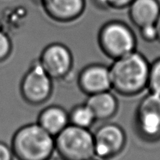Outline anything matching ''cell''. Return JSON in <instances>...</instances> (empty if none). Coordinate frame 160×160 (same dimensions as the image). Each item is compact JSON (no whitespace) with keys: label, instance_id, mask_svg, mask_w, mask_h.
Segmentation results:
<instances>
[{"label":"cell","instance_id":"cell-1","mask_svg":"<svg viewBox=\"0 0 160 160\" xmlns=\"http://www.w3.org/2000/svg\"><path fill=\"white\" fill-rule=\"evenodd\" d=\"M112 90L123 97H134L148 86L150 64L135 51L112 61L109 66Z\"/></svg>","mask_w":160,"mask_h":160},{"label":"cell","instance_id":"cell-2","mask_svg":"<svg viewBox=\"0 0 160 160\" xmlns=\"http://www.w3.org/2000/svg\"><path fill=\"white\" fill-rule=\"evenodd\" d=\"M10 147L18 160H47L55 152V137L37 122L28 123L16 130Z\"/></svg>","mask_w":160,"mask_h":160},{"label":"cell","instance_id":"cell-3","mask_svg":"<svg viewBox=\"0 0 160 160\" xmlns=\"http://www.w3.org/2000/svg\"><path fill=\"white\" fill-rule=\"evenodd\" d=\"M97 40L103 54L112 61L137 50V38L134 31L121 20L105 23L98 31Z\"/></svg>","mask_w":160,"mask_h":160},{"label":"cell","instance_id":"cell-4","mask_svg":"<svg viewBox=\"0 0 160 160\" xmlns=\"http://www.w3.org/2000/svg\"><path fill=\"white\" fill-rule=\"evenodd\" d=\"M55 152L65 160H91L95 157L93 133L69 124L55 136Z\"/></svg>","mask_w":160,"mask_h":160},{"label":"cell","instance_id":"cell-5","mask_svg":"<svg viewBox=\"0 0 160 160\" xmlns=\"http://www.w3.org/2000/svg\"><path fill=\"white\" fill-rule=\"evenodd\" d=\"M20 93L27 104L38 106L46 103L53 93V79L44 71L38 61L31 63L20 83Z\"/></svg>","mask_w":160,"mask_h":160},{"label":"cell","instance_id":"cell-6","mask_svg":"<svg viewBox=\"0 0 160 160\" xmlns=\"http://www.w3.org/2000/svg\"><path fill=\"white\" fill-rule=\"evenodd\" d=\"M134 126L140 137L152 141L160 135V96L149 92L136 108Z\"/></svg>","mask_w":160,"mask_h":160},{"label":"cell","instance_id":"cell-7","mask_svg":"<svg viewBox=\"0 0 160 160\" xmlns=\"http://www.w3.org/2000/svg\"><path fill=\"white\" fill-rule=\"evenodd\" d=\"M39 64L53 80H62L71 74L73 56L67 45L61 42H52L41 52Z\"/></svg>","mask_w":160,"mask_h":160},{"label":"cell","instance_id":"cell-8","mask_svg":"<svg viewBox=\"0 0 160 160\" xmlns=\"http://www.w3.org/2000/svg\"><path fill=\"white\" fill-rule=\"evenodd\" d=\"M95 157L106 160L121 153L127 144L125 130L119 124L106 122L93 133Z\"/></svg>","mask_w":160,"mask_h":160},{"label":"cell","instance_id":"cell-9","mask_svg":"<svg viewBox=\"0 0 160 160\" xmlns=\"http://www.w3.org/2000/svg\"><path fill=\"white\" fill-rule=\"evenodd\" d=\"M77 82L80 90L87 96L112 90L109 66L99 63L83 67Z\"/></svg>","mask_w":160,"mask_h":160},{"label":"cell","instance_id":"cell-10","mask_svg":"<svg viewBox=\"0 0 160 160\" xmlns=\"http://www.w3.org/2000/svg\"><path fill=\"white\" fill-rule=\"evenodd\" d=\"M48 18L57 23H70L79 19L86 8V0H39Z\"/></svg>","mask_w":160,"mask_h":160},{"label":"cell","instance_id":"cell-11","mask_svg":"<svg viewBox=\"0 0 160 160\" xmlns=\"http://www.w3.org/2000/svg\"><path fill=\"white\" fill-rule=\"evenodd\" d=\"M128 15L138 28L155 24L160 13L159 0H134L128 7Z\"/></svg>","mask_w":160,"mask_h":160},{"label":"cell","instance_id":"cell-12","mask_svg":"<svg viewBox=\"0 0 160 160\" xmlns=\"http://www.w3.org/2000/svg\"><path fill=\"white\" fill-rule=\"evenodd\" d=\"M36 122L55 137L70 124L69 112L59 105H49L39 112Z\"/></svg>","mask_w":160,"mask_h":160},{"label":"cell","instance_id":"cell-13","mask_svg":"<svg viewBox=\"0 0 160 160\" xmlns=\"http://www.w3.org/2000/svg\"><path fill=\"white\" fill-rule=\"evenodd\" d=\"M85 103L93 112L97 121H108L117 115L119 101L111 90L88 96Z\"/></svg>","mask_w":160,"mask_h":160},{"label":"cell","instance_id":"cell-14","mask_svg":"<svg viewBox=\"0 0 160 160\" xmlns=\"http://www.w3.org/2000/svg\"><path fill=\"white\" fill-rule=\"evenodd\" d=\"M69 121L70 125L90 130L97 120L91 108L84 102L71 108L69 111Z\"/></svg>","mask_w":160,"mask_h":160},{"label":"cell","instance_id":"cell-15","mask_svg":"<svg viewBox=\"0 0 160 160\" xmlns=\"http://www.w3.org/2000/svg\"><path fill=\"white\" fill-rule=\"evenodd\" d=\"M147 87L151 93L160 96V58L150 64Z\"/></svg>","mask_w":160,"mask_h":160},{"label":"cell","instance_id":"cell-16","mask_svg":"<svg viewBox=\"0 0 160 160\" xmlns=\"http://www.w3.org/2000/svg\"><path fill=\"white\" fill-rule=\"evenodd\" d=\"M12 51V42L9 35L0 26V63L6 61Z\"/></svg>","mask_w":160,"mask_h":160},{"label":"cell","instance_id":"cell-17","mask_svg":"<svg viewBox=\"0 0 160 160\" xmlns=\"http://www.w3.org/2000/svg\"><path fill=\"white\" fill-rule=\"evenodd\" d=\"M139 32L142 39L145 42H154L158 40L157 31L156 25L150 24L139 28Z\"/></svg>","mask_w":160,"mask_h":160},{"label":"cell","instance_id":"cell-18","mask_svg":"<svg viewBox=\"0 0 160 160\" xmlns=\"http://www.w3.org/2000/svg\"><path fill=\"white\" fill-rule=\"evenodd\" d=\"M14 155L10 146L0 141V160H13Z\"/></svg>","mask_w":160,"mask_h":160},{"label":"cell","instance_id":"cell-19","mask_svg":"<svg viewBox=\"0 0 160 160\" xmlns=\"http://www.w3.org/2000/svg\"><path fill=\"white\" fill-rule=\"evenodd\" d=\"M109 9H123L128 8L134 0H107Z\"/></svg>","mask_w":160,"mask_h":160},{"label":"cell","instance_id":"cell-20","mask_svg":"<svg viewBox=\"0 0 160 160\" xmlns=\"http://www.w3.org/2000/svg\"><path fill=\"white\" fill-rule=\"evenodd\" d=\"M93 5H95L97 8L102 10H107L109 9V4L107 0H92Z\"/></svg>","mask_w":160,"mask_h":160},{"label":"cell","instance_id":"cell-21","mask_svg":"<svg viewBox=\"0 0 160 160\" xmlns=\"http://www.w3.org/2000/svg\"><path fill=\"white\" fill-rule=\"evenodd\" d=\"M156 31H157V35H158V40L160 41V13L158 17L157 20H156Z\"/></svg>","mask_w":160,"mask_h":160},{"label":"cell","instance_id":"cell-22","mask_svg":"<svg viewBox=\"0 0 160 160\" xmlns=\"http://www.w3.org/2000/svg\"><path fill=\"white\" fill-rule=\"evenodd\" d=\"M47 160H65V159H63V158H61V157H59V156H58V157H50L49 158H48V159Z\"/></svg>","mask_w":160,"mask_h":160},{"label":"cell","instance_id":"cell-23","mask_svg":"<svg viewBox=\"0 0 160 160\" xmlns=\"http://www.w3.org/2000/svg\"><path fill=\"white\" fill-rule=\"evenodd\" d=\"M91 160H102V159H99V158H92V159H91Z\"/></svg>","mask_w":160,"mask_h":160},{"label":"cell","instance_id":"cell-24","mask_svg":"<svg viewBox=\"0 0 160 160\" xmlns=\"http://www.w3.org/2000/svg\"><path fill=\"white\" fill-rule=\"evenodd\" d=\"M36 2H38H38H39V0H35Z\"/></svg>","mask_w":160,"mask_h":160}]
</instances>
